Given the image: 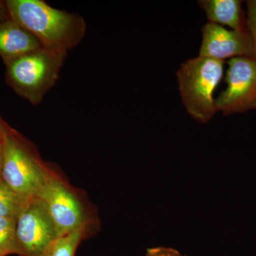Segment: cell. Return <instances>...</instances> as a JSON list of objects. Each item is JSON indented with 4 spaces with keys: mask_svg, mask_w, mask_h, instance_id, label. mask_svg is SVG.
<instances>
[{
    "mask_svg": "<svg viewBox=\"0 0 256 256\" xmlns=\"http://www.w3.org/2000/svg\"><path fill=\"white\" fill-rule=\"evenodd\" d=\"M4 2L10 20L31 33L47 50L68 54L85 36L86 23L78 14L56 9L42 0Z\"/></svg>",
    "mask_w": 256,
    "mask_h": 256,
    "instance_id": "cell-1",
    "label": "cell"
},
{
    "mask_svg": "<svg viewBox=\"0 0 256 256\" xmlns=\"http://www.w3.org/2000/svg\"><path fill=\"white\" fill-rule=\"evenodd\" d=\"M66 56L41 48L18 57L5 65V82L32 105H38L56 84Z\"/></svg>",
    "mask_w": 256,
    "mask_h": 256,
    "instance_id": "cell-2",
    "label": "cell"
},
{
    "mask_svg": "<svg viewBox=\"0 0 256 256\" xmlns=\"http://www.w3.org/2000/svg\"><path fill=\"white\" fill-rule=\"evenodd\" d=\"M223 74L224 60L200 56L186 60L176 72L184 106L198 122L206 124L218 112L213 95Z\"/></svg>",
    "mask_w": 256,
    "mask_h": 256,
    "instance_id": "cell-3",
    "label": "cell"
},
{
    "mask_svg": "<svg viewBox=\"0 0 256 256\" xmlns=\"http://www.w3.org/2000/svg\"><path fill=\"white\" fill-rule=\"evenodd\" d=\"M2 178L13 191L26 200L36 198L50 173L42 166L22 136L6 124Z\"/></svg>",
    "mask_w": 256,
    "mask_h": 256,
    "instance_id": "cell-4",
    "label": "cell"
},
{
    "mask_svg": "<svg viewBox=\"0 0 256 256\" xmlns=\"http://www.w3.org/2000/svg\"><path fill=\"white\" fill-rule=\"evenodd\" d=\"M225 80L226 88L215 100L218 111L227 116L256 108V58H230Z\"/></svg>",
    "mask_w": 256,
    "mask_h": 256,
    "instance_id": "cell-5",
    "label": "cell"
},
{
    "mask_svg": "<svg viewBox=\"0 0 256 256\" xmlns=\"http://www.w3.org/2000/svg\"><path fill=\"white\" fill-rule=\"evenodd\" d=\"M36 198L50 216L58 237L85 228L84 207L58 178L50 174Z\"/></svg>",
    "mask_w": 256,
    "mask_h": 256,
    "instance_id": "cell-6",
    "label": "cell"
},
{
    "mask_svg": "<svg viewBox=\"0 0 256 256\" xmlns=\"http://www.w3.org/2000/svg\"><path fill=\"white\" fill-rule=\"evenodd\" d=\"M58 238L54 225L44 207L38 198H33L16 220V255L43 256Z\"/></svg>",
    "mask_w": 256,
    "mask_h": 256,
    "instance_id": "cell-7",
    "label": "cell"
},
{
    "mask_svg": "<svg viewBox=\"0 0 256 256\" xmlns=\"http://www.w3.org/2000/svg\"><path fill=\"white\" fill-rule=\"evenodd\" d=\"M200 56L224 60L230 57L256 58L255 48L249 31L228 30L216 24L208 22L202 28Z\"/></svg>",
    "mask_w": 256,
    "mask_h": 256,
    "instance_id": "cell-8",
    "label": "cell"
},
{
    "mask_svg": "<svg viewBox=\"0 0 256 256\" xmlns=\"http://www.w3.org/2000/svg\"><path fill=\"white\" fill-rule=\"evenodd\" d=\"M41 48L40 42L13 20L0 22V56L4 65Z\"/></svg>",
    "mask_w": 256,
    "mask_h": 256,
    "instance_id": "cell-9",
    "label": "cell"
},
{
    "mask_svg": "<svg viewBox=\"0 0 256 256\" xmlns=\"http://www.w3.org/2000/svg\"><path fill=\"white\" fill-rule=\"evenodd\" d=\"M210 22L230 26L232 30L248 31L242 18V2L238 0H200Z\"/></svg>",
    "mask_w": 256,
    "mask_h": 256,
    "instance_id": "cell-10",
    "label": "cell"
},
{
    "mask_svg": "<svg viewBox=\"0 0 256 256\" xmlns=\"http://www.w3.org/2000/svg\"><path fill=\"white\" fill-rule=\"evenodd\" d=\"M32 200L20 196L4 180H0V217L18 220Z\"/></svg>",
    "mask_w": 256,
    "mask_h": 256,
    "instance_id": "cell-11",
    "label": "cell"
},
{
    "mask_svg": "<svg viewBox=\"0 0 256 256\" xmlns=\"http://www.w3.org/2000/svg\"><path fill=\"white\" fill-rule=\"evenodd\" d=\"M84 228L56 239L43 256H74L84 234Z\"/></svg>",
    "mask_w": 256,
    "mask_h": 256,
    "instance_id": "cell-12",
    "label": "cell"
},
{
    "mask_svg": "<svg viewBox=\"0 0 256 256\" xmlns=\"http://www.w3.org/2000/svg\"><path fill=\"white\" fill-rule=\"evenodd\" d=\"M16 223L14 218L0 217V256L16 254Z\"/></svg>",
    "mask_w": 256,
    "mask_h": 256,
    "instance_id": "cell-13",
    "label": "cell"
},
{
    "mask_svg": "<svg viewBox=\"0 0 256 256\" xmlns=\"http://www.w3.org/2000/svg\"><path fill=\"white\" fill-rule=\"evenodd\" d=\"M247 5V26L254 42L256 56V0L248 2Z\"/></svg>",
    "mask_w": 256,
    "mask_h": 256,
    "instance_id": "cell-14",
    "label": "cell"
},
{
    "mask_svg": "<svg viewBox=\"0 0 256 256\" xmlns=\"http://www.w3.org/2000/svg\"><path fill=\"white\" fill-rule=\"evenodd\" d=\"M146 256H184L171 248L158 247L148 249Z\"/></svg>",
    "mask_w": 256,
    "mask_h": 256,
    "instance_id": "cell-15",
    "label": "cell"
},
{
    "mask_svg": "<svg viewBox=\"0 0 256 256\" xmlns=\"http://www.w3.org/2000/svg\"><path fill=\"white\" fill-rule=\"evenodd\" d=\"M10 16L4 1H0V22L9 20Z\"/></svg>",
    "mask_w": 256,
    "mask_h": 256,
    "instance_id": "cell-16",
    "label": "cell"
},
{
    "mask_svg": "<svg viewBox=\"0 0 256 256\" xmlns=\"http://www.w3.org/2000/svg\"><path fill=\"white\" fill-rule=\"evenodd\" d=\"M6 124L4 120L0 116V142H4L5 133H6Z\"/></svg>",
    "mask_w": 256,
    "mask_h": 256,
    "instance_id": "cell-17",
    "label": "cell"
},
{
    "mask_svg": "<svg viewBox=\"0 0 256 256\" xmlns=\"http://www.w3.org/2000/svg\"><path fill=\"white\" fill-rule=\"evenodd\" d=\"M4 142H0V180L2 178L3 164H4Z\"/></svg>",
    "mask_w": 256,
    "mask_h": 256,
    "instance_id": "cell-18",
    "label": "cell"
},
{
    "mask_svg": "<svg viewBox=\"0 0 256 256\" xmlns=\"http://www.w3.org/2000/svg\"></svg>",
    "mask_w": 256,
    "mask_h": 256,
    "instance_id": "cell-19",
    "label": "cell"
},
{
    "mask_svg": "<svg viewBox=\"0 0 256 256\" xmlns=\"http://www.w3.org/2000/svg\"></svg>",
    "mask_w": 256,
    "mask_h": 256,
    "instance_id": "cell-20",
    "label": "cell"
}]
</instances>
